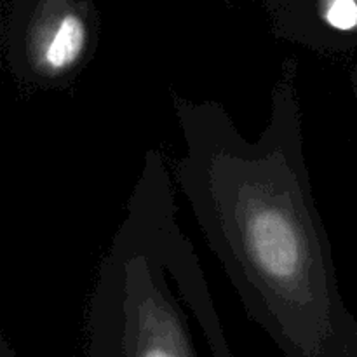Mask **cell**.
<instances>
[{
	"instance_id": "obj_1",
	"label": "cell",
	"mask_w": 357,
	"mask_h": 357,
	"mask_svg": "<svg viewBox=\"0 0 357 357\" xmlns=\"http://www.w3.org/2000/svg\"><path fill=\"white\" fill-rule=\"evenodd\" d=\"M171 100L185 142L176 183L244 310L291 357H357V319L314 204L295 59L257 139L216 101Z\"/></svg>"
},
{
	"instance_id": "obj_2",
	"label": "cell",
	"mask_w": 357,
	"mask_h": 357,
	"mask_svg": "<svg viewBox=\"0 0 357 357\" xmlns=\"http://www.w3.org/2000/svg\"><path fill=\"white\" fill-rule=\"evenodd\" d=\"M6 44L17 80L70 86L96 47V17L84 0H23L10 16Z\"/></svg>"
},
{
	"instance_id": "obj_3",
	"label": "cell",
	"mask_w": 357,
	"mask_h": 357,
	"mask_svg": "<svg viewBox=\"0 0 357 357\" xmlns=\"http://www.w3.org/2000/svg\"><path fill=\"white\" fill-rule=\"evenodd\" d=\"M351 86H352V91H354V94H356V98H357V68H354L351 72Z\"/></svg>"
}]
</instances>
